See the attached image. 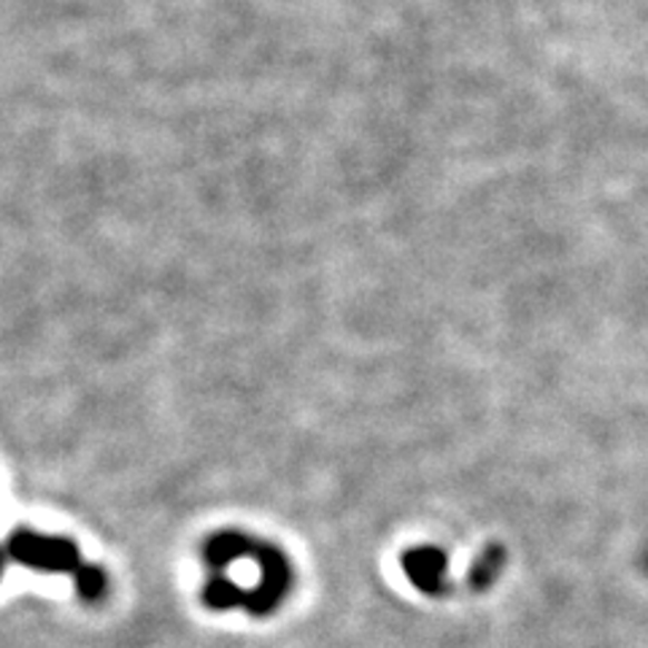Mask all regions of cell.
Instances as JSON below:
<instances>
[{"label": "cell", "instance_id": "obj_2", "mask_svg": "<svg viewBox=\"0 0 648 648\" xmlns=\"http://www.w3.org/2000/svg\"><path fill=\"white\" fill-rule=\"evenodd\" d=\"M254 562L259 568V583L246 592V611L252 616H271L292 589V564L287 554L273 543H257Z\"/></svg>", "mask_w": 648, "mask_h": 648}, {"label": "cell", "instance_id": "obj_8", "mask_svg": "<svg viewBox=\"0 0 648 648\" xmlns=\"http://www.w3.org/2000/svg\"><path fill=\"white\" fill-rule=\"evenodd\" d=\"M3 568H6V554H3V549H0V576H3Z\"/></svg>", "mask_w": 648, "mask_h": 648}, {"label": "cell", "instance_id": "obj_5", "mask_svg": "<svg viewBox=\"0 0 648 648\" xmlns=\"http://www.w3.org/2000/svg\"><path fill=\"white\" fill-rule=\"evenodd\" d=\"M503 564H505L503 546H498V543L487 546V549L479 554V559L473 562V568H470V576H468L470 589H473V592H487V589L498 581V576L503 573Z\"/></svg>", "mask_w": 648, "mask_h": 648}, {"label": "cell", "instance_id": "obj_4", "mask_svg": "<svg viewBox=\"0 0 648 648\" xmlns=\"http://www.w3.org/2000/svg\"><path fill=\"white\" fill-rule=\"evenodd\" d=\"M254 549H257V543H254L249 536L235 530H225L208 538L203 557H206L208 568L212 570H225L230 568L233 562H238V559L254 554Z\"/></svg>", "mask_w": 648, "mask_h": 648}, {"label": "cell", "instance_id": "obj_3", "mask_svg": "<svg viewBox=\"0 0 648 648\" xmlns=\"http://www.w3.org/2000/svg\"><path fill=\"white\" fill-rule=\"evenodd\" d=\"M446 568L449 559L435 546H416L403 554V573L424 595L446 592Z\"/></svg>", "mask_w": 648, "mask_h": 648}, {"label": "cell", "instance_id": "obj_7", "mask_svg": "<svg viewBox=\"0 0 648 648\" xmlns=\"http://www.w3.org/2000/svg\"><path fill=\"white\" fill-rule=\"evenodd\" d=\"M73 583H76V592H79L81 600H87V602L100 600L108 589V578L104 573V568H98V564H87V562H81V568L73 573Z\"/></svg>", "mask_w": 648, "mask_h": 648}, {"label": "cell", "instance_id": "obj_6", "mask_svg": "<svg viewBox=\"0 0 648 648\" xmlns=\"http://www.w3.org/2000/svg\"><path fill=\"white\" fill-rule=\"evenodd\" d=\"M203 600H206V606L214 608V611H233V608L246 606V592L227 576H214L208 578V583L203 587Z\"/></svg>", "mask_w": 648, "mask_h": 648}, {"label": "cell", "instance_id": "obj_1", "mask_svg": "<svg viewBox=\"0 0 648 648\" xmlns=\"http://www.w3.org/2000/svg\"><path fill=\"white\" fill-rule=\"evenodd\" d=\"M6 554L24 568L38 570V573H76L81 568L79 546L71 538L41 536L33 530L11 532Z\"/></svg>", "mask_w": 648, "mask_h": 648}]
</instances>
